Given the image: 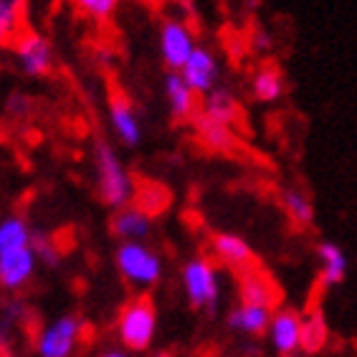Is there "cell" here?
I'll list each match as a JSON object with an SVG mask.
<instances>
[{
	"label": "cell",
	"instance_id": "1",
	"mask_svg": "<svg viewBox=\"0 0 357 357\" xmlns=\"http://www.w3.org/2000/svg\"><path fill=\"white\" fill-rule=\"evenodd\" d=\"M117 340L127 352H147L158 337V307L147 294L122 304L114 322Z\"/></svg>",
	"mask_w": 357,
	"mask_h": 357
},
{
	"label": "cell",
	"instance_id": "2",
	"mask_svg": "<svg viewBox=\"0 0 357 357\" xmlns=\"http://www.w3.org/2000/svg\"><path fill=\"white\" fill-rule=\"evenodd\" d=\"M94 172L96 190H99V198H102L104 206L114 208V211L130 206V200L135 198L132 175L119 160L117 150L109 142H104V139H99L94 144Z\"/></svg>",
	"mask_w": 357,
	"mask_h": 357
},
{
	"label": "cell",
	"instance_id": "3",
	"mask_svg": "<svg viewBox=\"0 0 357 357\" xmlns=\"http://www.w3.org/2000/svg\"><path fill=\"white\" fill-rule=\"evenodd\" d=\"M114 266L124 284H130L137 291H150L162 279V256L147 241H127L119 243L114 251Z\"/></svg>",
	"mask_w": 357,
	"mask_h": 357
},
{
	"label": "cell",
	"instance_id": "4",
	"mask_svg": "<svg viewBox=\"0 0 357 357\" xmlns=\"http://www.w3.org/2000/svg\"><path fill=\"white\" fill-rule=\"evenodd\" d=\"M180 282H183V294L192 310L215 312L220 296H223V284H220V271L211 259L195 256L180 268Z\"/></svg>",
	"mask_w": 357,
	"mask_h": 357
},
{
	"label": "cell",
	"instance_id": "5",
	"mask_svg": "<svg viewBox=\"0 0 357 357\" xmlns=\"http://www.w3.org/2000/svg\"><path fill=\"white\" fill-rule=\"evenodd\" d=\"M86 324L79 314H61L43 324L36 337V355L38 357H74Z\"/></svg>",
	"mask_w": 357,
	"mask_h": 357
},
{
	"label": "cell",
	"instance_id": "6",
	"mask_svg": "<svg viewBox=\"0 0 357 357\" xmlns=\"http://www.w3.org/2000/svg\"><path fill=\"white\" fill-rule=\"evenodd\" d=\"M13 56L15 66L21 69V74L31 76V79H41L48 76L56 66V54L54 46L46 36L36 33V31H21L13 38Z\"/></svg>",
	"mask_w": 357,
	"mask_h": 357
},
{
	"label": "cell",
	"instance_id": "7",
	"mask_svg": "<svg viewBox=\"0 0 357 357\" xmlns=\"http://www.w3.org/2000/svg\"><path fill=\"white\" fill-rule=\"evenodd\" d=\"M266 340L279 357H294L302 350V312H296L294 307L274 310Z\"/></svg>",
	"mask_w": 357,
	"mask_h": 357
},
{
	"label": "cell",
	"instance_id": "8",
	"mask_svg": "<svg viewBox=\"0 0 357 357\" xmlns=\"http://www.w3.org/2000/svg\"><path fill=\"white\" fill-rule=\"evenodd\" d=\"M195 48V36L183 21H165L160 26V59L170 71L178 74Z\"/></svg>",
	"mask_w": 357,
	"mask_h": 357
},
{
	"label": "cell",
	"instance_id": "9",
	"mask_svg": "<svg viewBox=\"0 0 357 357\" xmlns=\"http://www.w3.org/2000/svg\"><path fill=\"white\" fill-rule=\"evenodd\" d=\"M178 74L183 76V82H185L195 94L206 96L213 89H218L220 63H218V59H215V54L211 51V48L198 46Z\"/></svg>",
	"mask_w": 357,
	"mask_h": 357
},
{
	"label": "cell",
	"instance_id": "10",
	"mask_svg": "<svg viewBox=\"0 0 357 357\" xmlns=\"http://www.w3.org/2000/svg\"><path fill=\"white\" fill-rule=\"evenodd\" d=\"M36 266H38V259L33 246L0 254V287L6 291H21L36 276Z\"/></svg>",
	"mask_w": 357,
	"mask_h": 357
},
{
	"label": "cell",
	"instance_id": "11",
	"mask_svg": "<svg viewBox=\"0 0 357 357\" xmlns=\"http://www.w3.org/2000/svg\"><path fill=\"white\" fill-rule=\"evenodd\" d=\"M211 254L218 259L220 264L236 268V271H246V268L256 266V256L254 248L243 236L238 234H228V231H220L211 238Z\"/></svg>",
	"mask_w": 357,
	"mask_h": 357
},
{
	"label": "cell",
	"instance_id": "12",
	"mask_svg": "<svg viewBox=\"0 0 357 357\" xmlns=\"http://www.w3.org/2000/svg\"><path fill=\"white\" fill-rule=\"evenodd\" d=\"M109 127L114 137L124 147H137L142 142V122H139L137 109L132 107L124 96H114L109 104Z\"/></svg>",
	"mask_w": 357,
	"mask_h": 357
},
{
	"label": "cell",
	"instance_id": "13",
	"mask_svg": "<svg viewBox=\"0 0 357 357\" xmlns=\"http://www.w3.org/2000/svg\"><path fill=\"white\" fill-rule=\"evenodd\" d=\"M112 234L119 243L127 241H147L152 234V215L144 213L139 206H124L112 215Z\"/></svg>",
	"mask_w": 357,
	"mask_h": 357
},
{
	"label": "cell",
	"instance_id": "14",
	"mask_svg": "<svg viewBox=\"0 0 357 357\" xmlns=\"http://www.w3.org/2000/svg\"><path fill=\"white\" fill-rule=\"evenodd\" d=\"M238 294L241 304H259V307H268V310L276 307L274 282L256 266L238 271Z\"/></svg>",
	"mask_w": 357,
	"mask_h": 357
},
{
	"label": "cell",
	"instance_id": "15",
	"mask_svg": "<svg viewBox=\"0 0 357 357\" xmlns=\"http://www.w3.org/2000/svg\"><path fill=\"white\" fill-rule=\"evenodd\" d=\"M274 310L268 307H259V304H238L228 312L226 324L228 330L243 337H261L266 335L268 322H271Z\"/></svg>",
	"mask_w": 357,
	"mask_h": 357
},
{
	"label": "cell",
	"instance_id": "16",
	"mask_svg": "<svg viewBox=\"0 0 357 357\" xmlns=\"http://www.w3.org/2000/svg\"><path fill=\"white\" fill-rule=\"evenodd\" d=\"M317 259H319V287H340L347 276V254L335 241H319L317 243Z\"/></svg>",
	"mask_w": 357,
	"mask_h": 357
},
{
	"label": "cell",
	"instance_id": "17",
	"mask_svg": "<svg viewBox=\"0 0 357 357\" xmlns=\"http://www.w3.org/2000/svg\"><path fill=\"white\" fill-rule=\"evenodd\" d=\"M162 89H165V102H167V109H170L172 119L183 122V119H190L192 114H195V104H198L195 96L198 94L183 82V76L170 71V74L165 76V86H162Z\"/></svg>",
	"mask_w": 357,
	"mask_h": 357
},
{
	"label": "cell",
	"instance_id": "18",
	"mask_svg": "<svg viewBox=\"0 0 357 357\" xmlns=\"http://www.w3.org/2000/svg\"><path fill=\"white\" fill-rule=\"evenodd\" d=\"M200 117L211 119V122H218V124H231L236 122L238 117V104H236V96L231 94L228 89L218 86L213 89L211 94L203 96V107H200Z\"/></svg>",
	"mask_w": 357,
	"mask_h": 357
},
{
	"label": "cell",
	"instance_id": "19",
	"mask_svg": "<svg viewBox=\"0 0 357 357\" xmlns=\"http://www.w3.org/2000/svg\"><path fill=\"white\" fill-rule=\"evenodd\" d=\"M33 246V228L23 215H6L0 220V254Z\"/></svg>",
	"mask_w": 357,
	"mask_h": 357
},
{
	"label": "cell",
	"instance_id": "20",
	"mask_svg": "<svg viewBox=\"0 0 357 357\" xmlns=\"http://www.w3.org/2000/svg\"><path fill=\"white\" fill-rule=\"evenodd\" d=\"M282 208L294 226L310 228L314 223V203L304 190H296V188L282 190Z\"/></svg>",
	"mask_w": 357,
	"mask_h": 357
},
{
	"label": "cell",
	"instance_id": "21",
	"mask_svg": "<svg viewBox=\"0 0 357 357\" xmlns=\"http://www.w3.org/2000/svg\"><path fill=\"white\" fill-rule=\"evenodd\" d=\"M251 94L256 102L261 104H274L284 96V76L282 71H276L274 66H264L254 74L251 79Z\"/></svg>",
	"mask_w": 357,
	"mask_h": 357
},
{
	"label": "cell",
	"instance_id": "22",
	"mask_svg": "<svg viewBox=\"0 0 357 357\" xmlns=\"http://www.w3.org/2000/svg\"><path fill=\"white\" fill-rule=\"evenodd\" d=\"M327 319L322 312H310L307 317H302V352H319L327 344Z\"/></svg>",
	"mask_w": 357,
	"mask_h": 357
},
{
	"label": "cell",
	"instance_id": "23",
	"mask_svg": "<svg viewBox=\"0 0 357 357\" xmlns=\"http://www.w3.org/2000/svg\"><path fill=\"white\" fill-rule=\"evenodd\" d=\"M198 135H200V139H203V144L211 147V150L226 152L234 147V132H231V127H226V124L198 117Z\"/></svg>",
	"mask_w": 357,
	"mask_h": 357
},
{
	"label": "cell",
	"instance_id": "24",
	"mask_svg": "<svg viewBox=\"0 0 357 357\" xmlns=\"http://www.w3.org/2000/svg\"><path fill=\"white\" fill-rule=\"evenodd\" d=\"M21 33V3L0 0V46Z\"/></svg>",
	"mask_w": 357,
	"mask_h": 357
},
{
	"label": "cell",
	"instance_id": "25",
	"mask_svg": "<svg viewBox=\"0 0 357 357\" xmlns=\"http://www.w3.org/2000/svg\"><path fill=\"white\" fill-rule=\"evenodd\" d=\"M33 251H36L38 264H43V266L56 268L61 264V251H59V246L54 243V238H48V236L33 234Z\"/></svg>",
	"mask_w": 357,
	"mask_h": 357
},
{
	"label": "cell",
	"instance_id": "26",
	"mask_svg": "<svg viewBox=\"0 0 357 357\" xmlns=\"http://www.w3.org/2000/svg\"><path fill=\"white\" fill-rule=\"evenodd\" d=\"M71 3H74L82 13L94 18V21H107V18H112L119 6V0H71Z\"/></svg>",
	"mask_w": 357,
	"mask_h": 357
},
{
	"label": "cell",
	"instance_id": "27",
	"mask_svg": "<svg viewBox=\"0 0 357 357\" xmlns=\"http://www.w3.org/2000/svg\"><path fill=\"white\" fill-rule=\"evenodd\" d=\"M99 357H132L124 347H107L104 352H99Z\"/></svg>",
	"mask_w": 357,
	"mask_h": 357
},
{
	"label": "cell",
	"instance_id": "28",
	"mask_svg": "<svg viewBox=\"0 0 357 357\" xmlns=\"http://www.w3.org/2000/svg\"><path fill=\"white\" fill-rule=\"evenodd\" d=\"M150 357H175V355H172V352H152Z\"/></svg>",
	"mask_w": 357,
	"mask_h": 357
},
{
	"label": "cell",
	"instance_id": "29",
	"mask_svg": "<svg viewBox=\"0 0 357 357\" xmlns=\"http://www.w3.org/2000/svg\"><path fill=\"white\" fill-rule=\"evenodd\" d=\"M15 3H21V0H15Z\"/></svg>",
	"mask_w": 357,
	"mask_h": 357
},
{
	"label": "cell",
	"instance_id": "30",
	"mask_svg": "<svg viewBox=\"0 0 357 357\" xmlns=\"http://www.w3.org/2000/svg\"><path fill=\"white\" fill-rule=\"evenodd\" d=\"M0 357H3V352H0Z\"/></svg>",
	"mask_w": 357,
	"mask_h": 357
}]
</instances>
